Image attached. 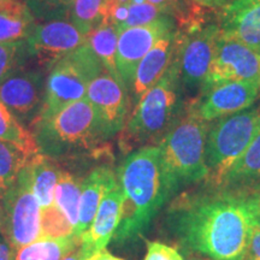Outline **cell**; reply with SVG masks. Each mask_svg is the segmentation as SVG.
<instances>
[{"instance_id": "cell-29", "label": "cell", "mask_w": 260, "mask_h": 260, "mask_svg": "<svg viewBox=\"0 0 260 260\" xmlns=\"http://www.w3.org/2000/svg\"><path fill=\"white\" fill-rule=\"evenodd\" d=\"M32 57L27 40L0 44V83L17 71Z\"/></svg>"}, {"instance_id": "cell-19", "label": "cell", "mask_w": 260, "mask_h": 260, "mask_svg": "<svg viewBox=\"0 0 260 260\" xmlns=\"http://www.w3.org/2000/svg\"><path fill=\"white\" fill-rule=\"evenodd\" d=\"M116 174L107 167L94 169L81 184V198L79 206V219L75 228V236L81 235L88 229L98 212L103 198L117 184Z\"/></svg>"}, {"instance_id": "cell-34", "label": "cell", "mask_w": 260, "mask_h": 260, "mask_svg": "<svg viewBox=\"0 0 260 260\" xmlns=\"http://www.w3.org/2000/svg\"><path fill=\"white\" fill-rule=\"evenodd\" d=\"M241 194L245 197L253 218L256 223H260V183L255 184V186H253Z\"/></svg>"}, {"instance_id": "cell-2", "label": "cell", "mask_w": 260, "mask_h": 260, "mask_svg": "<svg viewBox=\"0 0 260 260\" xmlns=\"http://www.w3.org/2000/svg\"><path fill=\"white\" fill-rule=\"evenodd\" d=\"M117 176L124 199L115 239L125 242L147 229L178 186L165 168L159 146H145L132 152Z\"/></svg>"}, {"instance_id": "cell-41", "label": "cell", "mask_w": 260, "mask_h": 260, "mask_svg": "<svg viewBox=\"0 0 260 260\" xmlns=\"http://www.w3.org/2000/svg\"><path fill=\"white\" fill-rule=\"evenodd\" d=\"M0 233L3 234V199L0 197Z\"/></svg>"}, {"instance_id": "cell-37", "label": "cell", "mask_w": 260, "mask_h": 260, "mask_svg": "<svg viewBox=\"0 0 260 260\" xmlns=\"http://www.w3.org/2000/svg\"><path fill=\"white\" fill-rule=\"evenodd\" d=\"M0 260H12V249L2 233H0Z\"/></svg>"}, {"instance_id": "cell-16", "label": "cell", "mask_w": 260, "mask_h": 260, "mask_svg": "<svg viewBox=\"0 0 260 260\" xmlns=\"http://www.w3.org/2000/svg\"><path fill=\"white\" fill-rule=\"evenodd\" d=\"M123 191L117 182L103 198L98 212L88 229L81 235L80 253L82 260L89 258L100 249L106 248L121 222Z\"/></svg>"}, {"instance_id": "cell-20", "label": "cell", "mask_w": 260, "mask_h": 260, "mask_svg": "<svg viewBox=\"0 0 260 260\" xmlns=\"http://www.w3.org/2000/svg\"><path fill=\"white\" fill-rule=\"evenodd\" d=\"M25 167L30 176L32 191L41 209L54 204V189L61 174L56 162L39 152L30 157Z\"/></svg>"}, {"instance_id": "cell-39", "label": "cell", "mask_w": 260, "mask_h": 260, "mask_svg": "<svg viewBox=\"0 0 260 260\" xmlns=\"http://www.w3.org/2000/svg\"><path fill=\"white\" fill-rule=\"evenodd\" d=\"M61 260H82L81 258V253H80V246L76 247L74 251H71L69 254H67Z\"/></svg>"}, {"instance_id": "cell-7", "label": "cell", "mask_w": 260, "mask_h": 260, "mask_svg": "<svg viewBox=\"0 0 260 260\" xmlns=\"http://www.w3.org/2000/svg\"><path fill=\"white\" fill-rule=\"evenodd\" d=\"M260 132V109L222 117L207 132L205 161L210 181L220 186L223 177Z\"/></svg>"}, {"instance_id": "cell-30", "label": "cell", "mask_w": 260, "mask_h": 260, "mask_svg": "<svg viewBox=\"0 0 260 260\" xmlns=\"http://www.w3.org/2000/svg\"><path fill=\"white\" fill-rule=\"evenodd\" d=\"M39 23L52 19H69L75 0H22Z\"/></svg>"}, {"instance_id": "cell-12", "label": "cell", "mask_w": 260, "mask_h": 260, "mask_svg": "<svg viewBox=\"0 0 260 260\" xmlns=\"http://www.w3.org/2000/svg\"><path fill=\"white\" fill-rule=\"evenodd\" d=\"M86 98L95 110L107 138L124 128L129 111V95L128 88L121 80L104 71L90 81Z\"/></svg>"}, {"instance_id": "cell-35", "label": "cell", "mask_w": 260, "mask_h": 260, "mask_svg": "<svg viewBox=\"0 0 260 260\" xmlns=\"http://www.w3.org/2000/svg\"><path fill=\"white\" fill-rule=\"evenodd\" d=\"M246 260H260V223L254 220Z\"/></svg>"}, {"instance_id": "cell-18", "label": "cell", "mask_w": 260, "mask_h": 260, "mask_svg": "<svg viewBox=\"0 0 260 260\" xmlns=\"http://www.w3.org/2000/svg\"><path fill=\"white\" fill-rule=\"evenodd\" d=\"M177 40L178 32L174 29L159 39L157 44L140 61L130 88L136 100L152 88L170 68L177 50Z\"/></svg>"}, {"instance_id": "cell-17", "label": "cell", "mask_w": 260, "mask_h": 260, "mask_svg": "<svg viewBox=\"0 0 260 260\" xmlns=\"http://www.w3.org/2000/svg\"><path fill=\"white\" fill-rule=\"evenodd\" d=\"M220 30L260 52V0H234L224 8Z\"/></svg>"}, {"instance_id": "cell-25", "label": "cell", "mask_w": 260, "mask_h": 260, "mask_svg": "<svg viewBox=\"0 0 260 260\" xmlns=\"http://www.w3.org/2000/svg\"><path fill=\"white\" fill-rule=\"evenodd\" d=\"M0 140L16 146L28 155H34L40 152L31 133L24 128V125L2 102H0Z\"/></svg>"}, {"instance_id": "cell-36", "label": "cell", "mask_w": 260, "mask_h": 260, "mask_svg": "<svg viewBox=\"0 0 260 260\" xmlns=\"http://www.w3.org/2000/svg\"><path fill=\"white\" fill-rule=\"evenodd\" d=\"M147 2L158 6L165 15H168L169 12L176 10L178 5V0H147Z\"/></svg>"}, {"instance_id": "cell-10", "label": "cell", "mask_w": 260, "mask_h": 260, "mask_svg": "<svg viewBox=\"0 0 260 260\" xmlns=\"http://www.w3.org/2000/svg\"><path fill=\"white\" fill-rule=\"evenodd\" d=\"M234 81L260 82V52L222 34L203 86L207 90L216 84Z\"/></svg>"}, {"instance_id": "cell-32", "label": "cell", "mask_w": 260, "mask_h": 260, "mask_svg": "<svg viewBox=\"0 0 260 260\" xmlns=\"http://www.w3.org/2000/svg\"><path fill=\"white\" fill-rule=\"evenodd\" d=\"M164 15V12L158 6L151 4L148 2L140 3V4H133L129 8L128 16H126L124 23L119 28L118 32L121 30H124L126 28L139 27V25L151 23V22L155 21V19H158Z\"/></svg>"}, {"instance_id": "cell-21", "label": "cell", "mask_w": 260, "mask_h": 260, "mask_svg": "<svg viewBox=\"0 0 260 260\" xmlns=\"http://www.w3.org/2000/svg\"><path fill=\"white\" fill-rule=\"evenodd\" d=\"M37 21L22 0H12L0 8V44L24 41L30 37Z\"/></svg>"}, {"instance_id": "cell-38", "label": "cell", "mask_w": 260, "mask_h": 260, "mask_svg": "<svg viewBox=\"0 0 260 260\" xmlns=\"http://www.w3.org/2000/svg\"><path fill=\"white\" fill-rule=\"evenodd\" d=\"M84 260H123V259L119 258V256L113 255L112 253H110L106 248H104V249H100V251H98L96 253H94L93 255H90L89 258Z\"/></svg>"}, {"instance_id": "cell-40", "label": "cell", "mask_w": 260, "mask_h": 260, "mask_svg": "<svg viewBox=\"0 0 260 260\" xmlns=\"http://www.w3.org/2000/svg\"><path fill=\"white\" fill-rule=\"evenodd\" d=\"M195 2H198L199 4L205 6H219L222 5L225 0H195Z\"/></svg>"}, {"instance_id": "cell-8", "label": "cell", "mask_w": 260, "mask_h": 260, "mask_svg": "<svg viewBox=\"0 0 260 260\" xmlns=\"http://www.w3.org/2000/svg\"><path fill=\"white\" fill-rule=\"evenodd\" d=\"M41 206L32 191L27 167L3 197V235L12 251L40 237Z\"/></svg>"}, {"instance_id": "cell-5", "label": "cell", "mask_w": 260, "mask_h": 260, "mask_svg": "<svg viewBox=\"0 0 260 260\" xmlns=\"http://www.w3.org/2000/svg\"><path fill=\"white\" fill-rule=\"evenodd\" d=\"M104 71L106 69L94 54L87 39L83 45L50 68L45 82L44 103L35 122L53 116L70 104L86 99L89 82Z\"/></svg>"}, {"instance_id": "cell-22", "label": "cell", "mask_w": 260, "mask_h": 260, "mask_svg": "<svg viewBox=\"0 0 260 260\" xmlns=\"http://www.w3.org/2000/svg\"><path fill=\"white\" fill-rule=\"evenodd\" d=\"M81 239L69 237H39L28 245L12 251V260H61L76 247Z\"/></svg>"}, {"instance_id": "cell-33", "label": "cell", "mask_w": 260, "mask_h": 260, "mask_svg": "<svg viewBox=\"0 0 260 260\" xmlns=\"http://www.w3.org/2000/svg\"><path fill=\"white\" fill-rule=\"evenodd\" d=\"M146 246L147 252L144 260H184L176 248L165 243L146 240Z\"/></svg>"}, {"instance_id": "cell-42", "label": "cell", "mask_w": 260, "mask_h": 260, "mask_svg": "<svg viewBox=\"0 0 260 260\" xmlns=\"http://www.w3.org/2000/svg\"><path fill=\"white\" fill-rule=\"evenodd\" d=\"M10 2H12V0H0V8H2V6L6 5V4H9Z\"/></svg>"}, {"instance_id": "cell-15", "label": "cell", "mask_w": 260, "mask_h": 260, "mask_svg": "<svg viewBox=\"0 0 260 260\" xmlns=\"http://www.w3.org/2000/svg\"><path fill=\"white\" fill-rule=\"evenodd\" d=\"M260 82L234 81L216 84L207 89L199 106L195 107L204 121L210 122L249 109L258 99Z\"/></svg>"}, {"instance_id": "cell-4", "label": "cell", "mask_w": 260, "mask_h": 260, "mask_svg": "<svg viewBox=\"0 0 260 260\" xmlns=\"http://www.w3.org/2000/svg\"><path fill=\"white\" fill-rule=\"evenodd\" d=\"M180 77L176 65L138 100L134 112L123 128L121 147L130 152L142 145L164 138L171 129L180 104Z\"/></svg>"}, {"instance_id": "cell-9", "label": "cell", "mask_w": 260, "mask_h": 260, "mask_svg": "<svg viewBox=\"0 0 260 260\" xmlns=\"http://www.w3.org/2000/svg\"><path fill=\"white\" fill-rule=\"evenodd\" d=\"M220 35L222 30L216 24L193 29L184 39L178 34L175 65L180 81L184 86L193 88L204 83L216 54Z\"/></svg>"}, {"instance_id": "cell-28", "label": "cell", "mask_w": 260, "mask_h": 260, "mask_svg": "<svg viewBox=\"0 0 260 260\" xmlns=\"http://www.w3.org/2000/svg\"><path fill=\"white\" fill-rule=\"evenodd\" d=\"M30 157L16 146L0 140V197L17 181V177Z\"/></svg>"}, {"instance_id": "cell-13", "label": "cell", "mask_w": 260, "mask_h": 260, "mask_svg": "<svg viewBox=\"0 0 260 260\" xmlns=\"http://www.w3.org/2000/svg\"><path fill=\"white\" fill-rule=\"evenodd\" d=\"M83 35L69 19H52L37 23L27 44L32 57L48 69L63 58L79 48L87 41Z\"/></svg>"}, {"instance_id": "cell-27", "label": "cell", "mask_w": 260, "mask_h": 260, "mask_svg": "<svg viewBox=\"0 0 260 260\" xmlns=\"http://www.w3.org/2000/svg\"><path fill=\"white\" fill-rule=\"evenodd\" d=\"M81 184L82 183L73 175L61 170L59 181L54 189V205L69 219V222L74 225V229L76 228L79 219Z\"/></svg>"}, {"instance_id": "cell-11", "label": "cell", "mask_w": 260, "mask_h": 260, "mask_svg": "<svg viewBox=\"0 0 260 260\" xmlns=\"http://www.w3.org/2000/svg\"><path fill=\"white\" fill-rule=\"evenodd\" d=\"M174 29V19L164 15L151 23L119 31L116 64L119 79L126 88H132L136 68L142 58L151 51L159 39Z\"/></svg>"}, {"instance_id": "cell-24", "label": "cell", "mask_w": 260, "mask_h": 260, "mask_svg": "<svg viewBox=\"0 0 260 260\" xmlns=\"http://www.w3.org/2000/svg\"><path fill=\"white\" fill-rule=\"evenodd\" d=\"M118 34L119 32L115 25L105 18L88 37V44L92 47L94 54L102 61L107 73L117 79H119L116 64Z\"/></svg>"}, {"instance_id": "cell-1", "label": "cell", "mask_w": 260, "mask_h": 260, "mask_svg": "<svg viewBox=\"0 0 260 260\" xmlns=\"http://www.w3.org/2000/svg\"><path fill=\"white\" fill-rule=\"evenodd\" d=\"M253 225L254 218L241 193L199 198L175 217L182 245L211 260H246Z\"/></svg>"}, {"instance_id": "cell-23", "label": "cell", "mask_w": 260, "mask_h": 260, "mask_svg": "<svg viewBox=\"0 0 260 260\" xmlns=\"http://www.w3.org/2000/svg\"><path fill=\"white\" fill-rule=\"evenodd\" d=\"M260 183V132L241 157L234 162L220 186H249Z\"/></svg>"}, {"instance_id": "cell-3", "label": "cell", "mask_w": 260, "mask_h": 260, "mask_svg": "<svg viewBox=\"0 0 260 260\" xmlns=\"http://www.w3.org/2000/svg\"><path fill=\"white\" fill-rule=\"evenodd\" d=\"M31 126L39 151L50 158L94 148L109 139L87 98L65 106L46 119L34 122Z\"/></svg>"}, {"instance_id": "cell-26", "label": "cell", "mask_w": 260, "mask_h": 260, "mask_svg": "<svg viewBox=\"0 0 260 260\" xmlns=\"http://www.w3.org/2000/svg\"><path fill=\"white\" fill-rule=\"evenodd\" d=\"M109 0H75L69 21L86 37L107 16Z\"/></svg>"}, {"instance_id": "cell-43", "label": "cell", "mask_w": 260, "mask_h": 260, "mask_svg": "<svg viewBox=\"0 0 260 260\" xmlns=\"http://www.w3.org/2000/svg\"><path fill=\"white\" fill-rule=\"evenodd\" d=\"M191 260H193V259H191ZM194 260H204V259H194Z\"/></svg>"}, {"instance_id": "cell-31", "label": "cell", "mask_w": 260, "mask_h": 260, "mask_svg": "<svg viewBox=\"0 0 260 260\" xmlns=\"http://www.w3.org/2000/svg\"><path fill=\"white\" fill-rule=\"evenodd\" d=\"M74 225L54 204L41 209L40 237L75 236Z\"/></svg>"}, {"instance_id": "cell-14", "label": "cell", "mask_w": 260, "mask_h": 260, "mask_svg": "<svg viewBox=\"0 0 260 260\" xmlns=\"http://www.w3.org/2000/svg\"><path fill=\"white\" fill-rule=\"evenodd\" d=\"M44 75L38 70H19L0 83V102L22 124L32 125L44 103Z\"/></svg>"}, {"instance_id": "cell-6", "label": "cell", "mask_w": 260, "mask_h": 260, "mask_svg": "<svg viewBox=\"0 0 260 260\" xmlns=\"http://www.w3.org/2000/svg\"><path fill=\"white\" fill-rule=\"evenodd\" d=\"M206 138L207 122L194 109L176 125H172L161 139L159 148L162 161L177 186L209 176L205 161Z\"/></svg>"}]
</instances>
